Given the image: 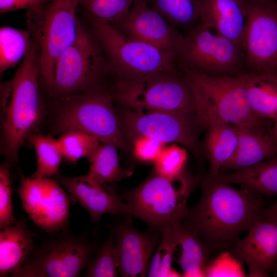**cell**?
Returning a JSON list of instances; mask_svg holds the SVG:
<instances>
[{"instance_id": "1", "label": "cell", "mask_w": 277, "mask_h": 277, "mask_svg": "<svg viewBox=\"0 0 277 277\" xmlns=\"http://www.w3.org/2000/svg\"><path fill=\"white\" fill-rule=\"evenodd\" d=\"M201 191L182 224L204 242L211 254L231 247L261 218L264 201L260 194L209 174L202 180Z\"/></svg>"}, {"instance_id": "2", "label": "cell", "mask_w": 277, "mask_h": 277, "mask_svg": "<svg viewBox=\"0 0 277 277\" xmlns=\"http://www.w3.org/2000/svg\"><path fill=\"white\" fill-rule=\"evenodd\" d=\"M44 93L38 49L32 41L13 77L1 84V153L11 164L18 161L24 142L45 118Z\"/></svg>"}, {"instance_id": "3", "label": "cell", "mask_w": 277, "mask_h": 277, "mask_svg": "<svg viewBox=\"0 0 277 277\" xmlns=\"http://www.w3.org/2000/svg\"><path fill=\"white\" fill-rule=\"evenodd\" d=\"M45 118L53 133L79 131L101 143L129 151L113 100L107 89L92 90L49 100Z\"/></svg>"}, {"instance_id": "4", "label": "cell", "mask_w": 277, "mask_h": 277, "mask_svg": "<svg viewBox=\"0 0 277 277\" xmlns=\"http://www.w3.org/2000/svg\"><path fill=\"white\" fill-rule=\"evenodd\" d=\"M193 93L199 129L224 123L269 128L257 117L249 104L242 74L217 76L192 72L184 73Z\"/></svg>"}, {"instance_id": "5", "label": "cell", "mask_w": 277, "mask_h": 277, "mask_svg": "<svg viewBox=\"0 0 277 277\" xmlns=\"http://www.w3.org/2000/svg\"><path fill=\"white\" fill-rule=\"evenodd\" d=\"M195 185L196 180L186 173L171 180L153 171L139 185L120 196L129 205L132 217L144 222L149 230L163 232L182 224Z\"/></svg>"}, {"instance_id": "6", "label": "cell", "mask_w": 277, "mask_h": 277, "mask_svg": "<svg viewBox=\"0 0 277 277\" xmlns=\"http://www.w3.org/2000/svg\"><path fill=\"white\" fill-rule=\"evenodd\" d=\"M112 79L110 67L91 27L79 19L76 37L58 57L51 88L52 100L106 89Z\"/></svg>"}, {"instance_id": "7", "label": "cell", "mask_w": 277, "mask_h": 277, "mask_svg": "<svg viewBox=\"0 0 277 277\" xmlns=\"http://www.w3.org/2000/svg\"><path fill=\"white\" fill-rule=\"evenodd\" d=\"M79 4V0H51L27 11V29L38 49L41 82L46 95L51 88L58 57L76 37Z\"/></svg>"}, {"instance_id": "8", "label": "cell", "mask_w": 277, "mask_h": 277, "mask_svg": "<svg viewBox=\"0 0 277 277\" xmlns=\"http://www.w3.org/2000/svg\"><path fill=\"white\" fill-rule=\"evenodd\" d=\"M107 89L114 102L136 112L195 111L192 89L183 73L112 78Z\"/></svg>"}, {"instance_id": "9", "label": "cell", "mask_w": 277, "mask_h": 277, "mask_svg": "<svg viewBox=\"0 0 277 277\" xmlns=\"http://www.w3.org/2000/svg\"><path fill=\"white\" fill-rule=\"evenodd\" d=\"M91 28L106 56L112 78L183 73L174 54L128 36L106 22L91 20Z\"/></svg>"}, {"instance_id": "10", "label": "cell", "mask_w": 277, "mask_h": 277, "mask_svg": "<svg viewBox=\"0 0 277 277\" xmlns=\"http://www.w3.org/2000/svg\"><path fill=\"white\" fill-rule=\"evenodd\" d=\"M199 22L184 35L176 56L180 69L217 76L246 72L242 47Z\"/></svg>"}, {"instance_id": "11", "label": "cell", "mask_w": 277, "mask_h": 277, "mask_svg": "<svg viewBox=\"0 0 277 277\" xmlns=\"http://www.w3.org/2000/svg\"><path fill=\"white\" fill-rule=\"evenodd\" d=\"M98 245L87 232L77 235L69 229L50 234L29 255L14 277H75L87 267Z\"/></svg>"}, {"instance_id": "12", "label": "cell", "mask_w": 277, "mask_h": 277, "mask_svg": "<svg viewBox=\"0 0 277 277\" xmlns=\"http://www.w3.org/2000/svg\"><path fill=\"white\" fill-rule=\"evenodd\" d=\"M118 115L126 138L147 136L166 145L179 144L196 157L201 154L194 111L138 112L125 107Z\"/></svg>"}, {"instance_id": "13", "label": "cell", "mask_w": 277, "mask_h": 277, "mask_svg": "<svg viewBox=\"0 0 277 277\" xmlns=\"http://www.w3.org/2000/svg\"><path fill=\"white\" fill-rule=\"evenodd\" d=\"M242 41L246 72L277 73V0L247 3Z\"/></svg>"}, {"instance_id": "14", "label": "cell", "mask_w": 277, "mask_h": 277, "mask_svg": "<svg viewBox=\"0 0 277 277\" xmlns=\"http://www.w3.org/2000/svg\"><path fill=\"white\" fill-rule=\"evenodd\" d=\"M63 188L52 178L33 179L21 172L16 191L22 207L33 223L49 234L68 229L71 200Z\"/></svg>"}, {"instance_id": "15", "label": "cell", "mask_w": 277, "mask_h": 277, "mask_svg": "<svg viewBox=\"0 0 277 277\" xmlns=\"http://www.w3.org/2000/svg\"><path fill=\"white\" fill-rule=\"evenodd\" d=\"M122 33L174 54L184 35L145 0H136L129 11L111 24Z\"/></svg>"}, {"instance_id": "16", "label": "cell", "mask_w": 277, "mask_h": 277, "mask_svg": "<svg viewBox=\"0 0 277 277\" xmlns=\"http://www.w3.org/2000/svg\"><path fill=\"white\" fill-rule=\"evenodd\" d=\"M112 227L118 274L124 277L147 276L152 256L162 239L157 231H142L133 225L131 218Z\"/></svg>"}, {"instance_id": "17", "label": "cell", "mask_w": 277, "mask_h": 277, "mask_svg": "<svg viewBox=\"0 0 277 277\" xmlns=\"http://www.w3.org/2000/svg\"><path fill=\"white\" fill-rule=\"evenodd\" d=\"M52 179L65 189L71 201L87 210L92 223H98L107 214L132 217L128 204L108 185L99 184L86 174L69 176L59 174Z\"/></svg>"}, {"instance_id": "18", "label": "cell", "mask_w": 277, "mask_h": 277, "mask_svg": "<svg viewBox=\"0 0 277 277\" xmlns=\"http://www.w3.org/2000/svg\"><path fill=\"white\" fill-rule=\"evenodd\" d=\"M230 251L245 262L248 276H268L277 262V222L261 218Z\"/></svg>"}, {"instance_id": "19", "label": "cell", "mask_w": 277, "mask_h": 277, "mask_svg": "<svg viewBox=\"0 0 277 277\" xmlns=\"http://www.w3.org/2000/svg\"><path fill=\"white\" fill-rule=\"evenodd\" d=\"M236 126L239 134L237 150L221 168L219 174L243 169L277 155V144L268 128Z\"/></svg>"}, {"instance_id": "20", "label": "cell", "mask_w": 277, "mask_h": 277, "mask_svg": "<svg viewBox=\"0 0 277 277\" xmlns=\"http://www.w3.org/2000/svg\"><path fill=\"white\" fill-rule=\"evenodd\" d=\"M247 14L245 0H204L200 22L242 47Z\"/></svg>"}, {"instance_id": "21", "label": "cell", "mask_w": 277, "mask_h": 277, "mask_svg": "<svg viewBox=\"0 0 277 277\" xmlns=\"http://www.w3.org/2000/svg\"><path fill=\"white\" fill-rule=\"evenodd\" d=\"M25 219L0 230V276L14 277L36 246Z\"/></svg>"}, {"instance_id": "22", "label": "cell", "mask_w": 277, "mask_h": 277, "mask_svg": "<svg viewBox=\"0 0 277 277\" xmlns=\"http://www.w3.org/2000/svg\"><path fill=\"white\" fill-rule=\"evenodd\" d=\"M242 76L253 112L266 122H273L277 117V73L245 72Z\"/></svg>"}, {"instance_id": "23", "label": "cell", "mask_w": 277, "mask_h": 277, "mask_svg": "<svg viewBox=\"0 0 277 277\" xmlns=\"http://www.w3.org/2000/svg\"><path fill=\"white\" fill-rule=\"evenodd\" d=\"M217 177L262 195H276L277 155L243 169L220 173Z\"/></svg>"}, {"instance_id": "24", "label": "cell", "mask_w": 277, "mask_h": 277, "mask_svg": "<svg viewBox=\"0 0 277 277\" xmlns=\"http://www.w3.org/2000/svg\"><path fill=\"white\" fill-rule=\"evenodd\" d=\"M205 130V152L209 163L208 174L216 176L221 168L236 152L238 131L236 126L224 123L213 124Z\"/></svg>"}, {"instance_id": "25", "label": "cell", "mask_w": 277, "mask_h": 277, "mask_svg": "<svg viewBox=\"0 0 277 277\" xmlns=\"http://www.w3.org/2000/svg\"><path fill=\"white\" fill-rule=\"evenodd\" d=\"M117 148L112 144L101 143L87 158L89 168L86 175L99 184L108 185L131 176L133 170L120 165Z\"/></svg>"}, {"instance_id": "26", "label": "cell", "mask_w": 277, "mask_h": 277, "mask_svg": "<svg viewBox=\"0 0 277 277\" xmlns=\"http://www.w3.org/2000/svg\"><path fill=\"white\" fill-rule=\"evenodd\" d=\"M178 242L181 253L177 263L183 276H205L206 267L211 255L207 245L182 223L178 231Z\"/></svg>"}, {"instance_id": "27", "label": "cell", "mask_w": 277, "mask_h": 277, "mask_svg": "<svg viewBox=\"0 0 277 277\" xmlns=\"http://www.w3.org/2000/svg\"><path fill=\"white\" fill-rule=\"evenodd\" d=\"M27 140L34 148L37 162L36 170L29 176L39 179L58 175L63 155L57 140L38 131L30 134Z\"/></svg>"}, {"instance_id": "28", "label": "cell", "mask_w": 277, "mask_h": 277, "mask_svg": "<svg viewBox=\"0 0 277 277\" xmlns=\"http://www.w3.org/2000/svg\"><path fill=\"white\" fill-rule=\"evenodd\" d=\"M29 30L9 26L0 29V75L24 58L32 45Z\"/></svg>"}, {"instance_id": "29", "label": "cell", "mask_w": 277, "mask_h": 277, "mask_svg": "<svg viewBox=\"0 0 277 277\" xmlns=\"http://www.w3.org/2000/svg\"><path fill=\"white\" fill-rule=\"evenodd\" d=\"M204 0H146L173 26L190 29L200 22Z\"/></svg>"}, {"instance_id": "30", "label": "cell", "mask_w": 277, "mask_h": 277, "mask_svg": "<svg viewBox=\"0 0 277 277\" xmlns=\"http://www.w3.org/2000/svg\"><path fill=\"white\" fill-rule=\"evenodd\" d=\"M180 226L162 232V239L151 259L147 276H183L182 273L172 267L175 251L179 246L178 231Z\"/></svg>"}, {"instance_id": "31", "label": "cell", "mask_w": 277, "mask_h": 277, "mask_svg": "<svg viewBox=\"0 0 277 277\" xmlns=\"http://www.w3.org/2000/svg\"><path fill=\"white\" fill-rule=\"evenodd\" d=\"M115 233L111 226L105 242L96 249L86 269V277H114L118 274L115 248Z\"/></svg>"}, {"instance_id": "32", "label": "cell", "mask_w": 277, "mask_h": 277, "mask_svg": "<svg viewBox=\"0 0 277 277\" xmlns=\"http://www.w3.org/2000/svg\"><path fill=\"white\" fill-rule=\"evenodd\" d=\"M57 142L63 157L70 163L88 158L101 142L92 135L79 131H70L61 134Z\"/></svg>"}, {"instance_id": "33", "label": "cell", "mask_w": 277, "mask_h": 277, "mask_svg": "<svg viewBox=\"0 0 277 277\" xmlns=\"http://www.w3.org/2000/svg\"><path fill=\"white\" fill-rule=\"evenodd\" d=\"M136 0H79L91 20L113 24L122 18Z\"/></svg>"}, {"instance_id": "34", "label": "cell", "mask_w": 277, "mask_h": 277, "mask_svg": "<svg viewBox=\"0 0 277 277\" xmlns=\"http://www.w3.org/2000/svg\"><path fill=\"white\" fill-rule=\"evenodd\" d=\"M188 159L186 149L177 144L166 145L153 163V171L169 179H177L185 174Z\"/></svg>"}, {"instance_id": "35", "label": "cell", "mask_w": 277, "mask_h": 277, "mask_svg": "<svg viewBox=\"0 0 277 277\" xmlns=\"http://www.w3.org/2000/svg\"><path fill=\"white\" fill-rule=\"evenodd\" d=\"M242 263L229 250L222 251L208 263L205 269V277L246 276Z\"/></svg>"}, {"instance_id": "36", "label": "cell", "mask_w": 277, "mask_h": 277, "mask_svg": "<svg viewBox=\"0 0 277 277\" xmlns=\"http://www.w3.org/2000/svg\"><path fill=\"white\" fill-rule=\"evenodd\" d=\"M6 161L0 165V228L15 223L12 202V188L10 167Z\"/></svg>"}, {"instance_id": "37", "label": "cell", "mask_w": 277, "mask_h": 277, "mask_svg": "<svg viewBox=\"0 0 277 277\" xmlns=\"http://www.w3.org/2000/svg\"><path fill=\"white\" fill-rule=\"evenodd\" d=\"M131 141L133 156L137 161L144 163H154L167 145L147 136H137Z\"/></svg>"}, {"instance_id": "38", "label": "cell", "mask_w": 277, "mask_h": 277, "mask_svg": "<svg viewBox=\"0 0 277 277\" xmlns=\"http://www.w3.org/2000/svg\"><path fill=\"white\" fill-rule=\"evenodd\" d=\"M51 0H0L1 14L26 9L27 11L36 9Z\"/></svg>"}, {"instance_id": "39", "label": "cell", "mask_w": 277, "mask_h": 277, "mask_svg": "<svg viewBox=\"0 0 277 277\" xmlns=\"http://www.w3.org/2000/svg\"><path fill=\"white\" fill-rule=\"evenodd\" d=\"M261 217L277 222V200L271 205L262 209Z\"/></svg>"}, {"instance_id": "40", "label": "cell", "mask_w": 277, "mask_h": 277, "mask_svg": "<svg viewBox=\"0 0 277 277\" xmlns=\"http://www.w3.org/2000/svg\"><path fill=\"white\" fill-rule=\"evenodd\" d=\"M273 122V125L269 129V132L277 144V117Z\"/></svg>"}, {"instance_id": "41", "label": "cell", "mask_w": 277, "mask_h": 277, "mask_svg": "<svg viewBox=\"0 0 277 277\" xmlns=\"http://www.w3.org/2000/svg\"><path fill=\"white\" fill-rule=\"evenodd\" d=\"M247 3H251V2H255V1H259V0H245Z\"/></svg>"}, {"instance_id": "42", "label": "cell", "mask_w": 277, "mask_h": 277, "mask_svg": "<svg viewBox=\"0 0 277 277\" xmlns=\"http://www.w3.org/2000/svg\"><path fill=\"white\" fill-rule=\"evenodd\" d=\"M274 276H277V269H276V270L275 271V273H274Z\"/></svg>"}, {"instance_id": "43", "label": "cell", "mask_w": 277, "mask_h": 277, "mask_svg": "<svg viewBox=\"0 0 277 277\" xmlns=\"http://www.w3.org/2000/svg\"><path fill=\"white\" fill-rule=\"evenodd\" d=\"M145 1H146V0H145Z\"/></svg>"}]
</instances>
